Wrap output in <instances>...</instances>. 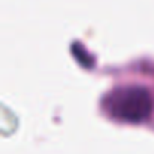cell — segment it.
<instances>
[{"instance_id":"cell-1","label":"cell","mask_w":154,"mask_h":154,"mask_svg":"<svg viewBox=\"0 0 154 154\" xmlns=\"http://www.w3.org/2000/svg\"><path fill=\"white\" fill-rule=\"evenodd\" d=\"M107 113L124 122H143L152 110V100L148 89L142 86H121L113 89L104 100Z\"/></svg>"}]
</instances>
